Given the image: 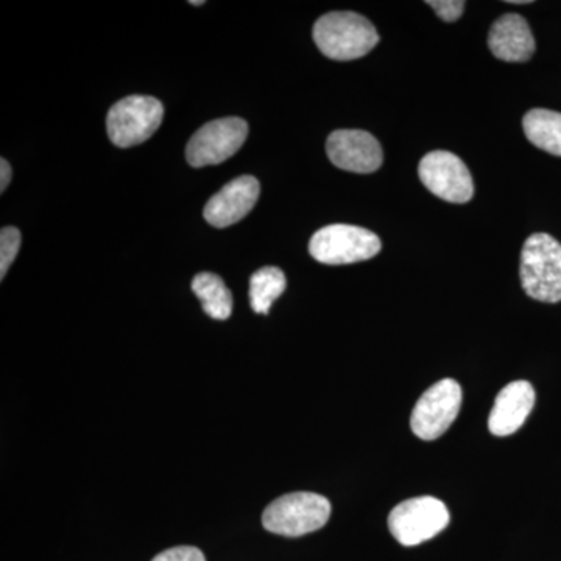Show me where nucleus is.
<instances>
[{"instance_id": "1", "label": "nucleus", "mask_w": 561, "mask_h": 561, "mask_svg": "<svg viewBox=\"0 0 561 561\" xmlns=\"http://www.w3.org/2000/svg\"><path fill=\"white\" fill-rule=\"evenodd\" d=\"M313 41L324 57L357 60L375 49L379 35L375 25L354 11H332L313 25Z\"/></svg>"}, {"instance_id": "14", "label": "nucleus", "mask_w": 561, "mask_h": 561, "mask_svg": "<svg viewBox=\"0 0 561 561\" xmlns=\"http://www.w3.org/2000/svg\"><path fill=\"white\" fill-rule=\"evenodd\" d=\"M524 133L538 149L561 157V113L535 108L524 116Z\"/></svg>"}, {"instance_id": "10", "label": "nucleus", "mask_w": 561, "mask_h": 561, "mask_svg": "<svg viewBox=\"0 0 561 561\" xmlns=\"http://www.w3.org/2000/svg\"><path fill=\"white\" fill-rule=\"evenodd\" d=\"M328 158L335 168L354 173H373L382 165L379 140L364 130H335L327 140Z\"/></svg>"}, {"instance_id": "2", "label": "nucleus", "mask_w": 561, "mask_h": 561, "mask_svg": "<svg viewBox=\"0 0 561 561\" xmlns=\"http://www.w3.org/2000/svg\"><path fill=\"white\" fill-rule=\"evenodd\" d=\"M331 502L309 491L284 494L262 513V526L283 537H302L321 529L330 522Z\"/></svg>"}, {"instance_id": "17", "label": "nucleus", "mask_w": 561, "mask_h": 561, "mask_svg": "<svg viewBox=\"0 0 561 561\" xmlns=\"http://www.w3.org/2000/svg\"><path fill=\"white\" fill-rule=\"evenodd\" d=\"M20 249V230L13 227L2 228V231H0V278H5L7 272L16 260Z\"/></svg>"}, {"instance_id": "15", "label": "nucleus", "mask_w": 561, "mask_h": 561, "mask_svg": "<svg viewBox=\"0 0 561 561\" xmlns=\"http://www.w3.org/2000/svg\"><path fill=\"white\" fill-rule=\"evenodd\" d=\"M192 290L202 301L203 311L214 320L230 319L232 313L231 290L225 286L224 279L214 273H198L192 279Z\"/></svg>"}, {"instance_id": "16", "label": "nucleus", "mask_w": 561, "mask_h": 561, "mask_svg": "<svg viewBox=\"0 0 561 561\" xmlns=\"http://www.w3.org/2000/svg\"><path fill=\"white\" fill-rule=\"evenodd\" d=\"M286 275L278 267H264L251 275L250 302L251 309L267 316L275 300L286 290Z\"/></svg>"}, {"instance_id": "20", "label": "nucleus", "mask_w": 561, "mask_h": 561, "mask_svg": "<svg viewBox=\"0 0 561 561\" xmlns=\"http://www.w3.org/2000/svg\"><path fill=\"white\" fill-rule=\"evenodd\" d=\"M0 173H2V176H0V191L5 192L11 181V165L5 158L0 160Z\"/></svg>"}, {"instance_id": "7", "label": "nucleus", "mask_w": 561, "mask_h": 561, "mask_svg": "<svg viewBox=\"0 0 561 561\" xmlns=\"http://www.w3.org/2000/svg\"><path fill=\"white\" fill-rule=\"evenodd\" d=\"M461 405V387L454 379H442L423 394L411 416L413 434L424 442L437 440L453 426Z\"/></svg>"}, {"instance_id": "5", "label": "nucleus", "mask_w": 561, "mask_h": 561, "mask_svg": "<svg viewBox=\"0 0 561 561\" xmlns=\"http://www.w3.org/2000/svg\"><path fill=\"white\" fill-rule=\"evenodd\" d=\"M164 106L149 95H130L111 106L106 131L111 142L121 149L146 142L160 128Z\"/></svg>"}, {"instance_id": "12", "label": "nucleus", "mask_w": 561, "mask_h": 561, "mask_svg": "<svg viewBox=\"0 0 561 561\" xmlns=\"http://www.w3.org/2000/svg\"><path fill=\"white\" fill-rule=\"evenodd\" d=\"M535 405L530 382L513 381L500 391L490 412L489 430L496 437L515 434L526 423Z\"/></svg>"}, {"instance_id": "8", "label": "nucleus", "mask_w": 561, "mask_h": 561, "mask_svg": "<svg viewBox=\"0 0 561 561\" xmlns=\"http://www.w3.org/2000/svg\"><path fill=\"white\" fill-rule=\"evenodd\" d=\"M249 136V124L241 117H224L203 125L186 147L192 168H208L230 160Z\"/></svg>"}, {"instance_id": "18", "label": "nucleus", "mask_w": 561, "mask_h": 561, "mask_svg": "<svg viewBox=\"0 0 561 561\" xmlns=\"http://www.w3.org/2000/svg\"><path fill=\"white\" fill-rule=\"evenodd\" d=\"M426 3L432 7V10L445 22L459 20L465 10L463 0H430V2Z\"/></svg>"}, {"instance_id": "11", "label": "nucleus", "mask_w": 561, "mask_h": 561, "mask_svg": "<svg viewBox=\"0 0 561 561\" xmlns=\"http://www.w3.org/2000/svg\"><path fill=\"white\" fill-rule=\"evenodd\" d=\"M260 181L254 176H239L225 184L214 197H210L203 216L213 227H231L249 216L260 198Z\"/></svg>"}, {"instance_id": "6", "label": "nucleus", "mask_w": 561, "mask_h": 561, "mask_svg": "<svg viewBox=\"0 0 561 561\" xmlns=\"http://www.w3.org/2000/svg\"><path fill=\"white\" fill-rule=\"evenodd\" d=\"M445 502L432 496L412 497L398 504L389 515V529L402 546H419L445 530L449 524Z\"/></svg>"}, {"instance_id": "22", "label": "nucleus", "mask_w": 561, "mask_h": 561, "mask_svg": "<svg viewBox=\"0 0 561 561\" xmlns=\"http://www.w3.org/2000/svg\"><path fill=\"white\" fill-rule=\"evenodd\" d=\"M203 3H205L203 0H201V2H194V0H192L191 5H203Z\"/></svg>"}, {"instance_id": "19", "label": "nucleus", "mask_w": 561, "mask_h": 561, "mask_svg": "<svg viewBox=\"0 0 561 561\" xmlns=\"http://www.w3.org/2000/svg\"><path fill=\"white\" fill-rule=\"evenodd\" d=\"M151 561H206L205 553L194 546H176L158 553Z\"/></svg>"}, {"instance_id": "9", "label": "nucleus", "mask_w": 561, "mask_h": 561, "mask_svg": "<svg viewBox=\"0 0 561 561\" xmlns=\"http://www.w3.org/2000/svg\"><path fill=\"white\" fill-rule=\"evenodd\" d=\"M421 183L442 201L463 205L474 195V183L467 164L451 151L437 150L420 161Z\"/></svg>"}, {"instance_id": "3", "label": "nucleus", "mask_w": 561, "mask_h": 561, "mask_svg": "<svg viewBox=\"0 0 561 561\" xmlns=\"http://www.w3.org/2000/svg\"><path fill=\"white\" fill-rule=\"evenodd\" d=\"M519 275L534 300L561 301V243L545 232L531 234L523 247Z\"/></svg>"}, {"instance_id": "4", "label": "nucleus", "mask_w": 561, "mask_h": 561, "mask_svg": "<svg viewBox=\"0 0 561 561\" xmlns=\"http://www.w3.org/2000/svg\"><path fill=\"white\" fill-rule=\"evenodd\" d=\"M381 249V239L375 232L343 224L321 228L309 242V253L313 260L327 265L368 261Z\"/></svg>"}, {"instance_id": "21", "label": "nucleus", "mask_w": 561, "mask_h": 561, "mask_svg": "<svg viewBox=\"0 0 561 561\" xmlns=\"http://www.w3.org/2000/svg\"><path fill=\"white\" fill-rule=\"evenodd\" d=\"M508 3H518V5H524V3H530L529 0H508Z\"/></svg>"}, {"instance_id": "13", "label": "nucleus", "mask_w": 561, "mask_h": 561, "mask_svg": "<svg viewBox=\"0 0 561 561\" xmlns=\"http://www.w3.org/2000/svg\"><path fill=\"white\" fill-rule=\"evenodd\" d=\"M491 54L502 61L523 62L535 54V38L527 21L515 13L504 14L491 25Z\"/></svg>"}]
</instances>
